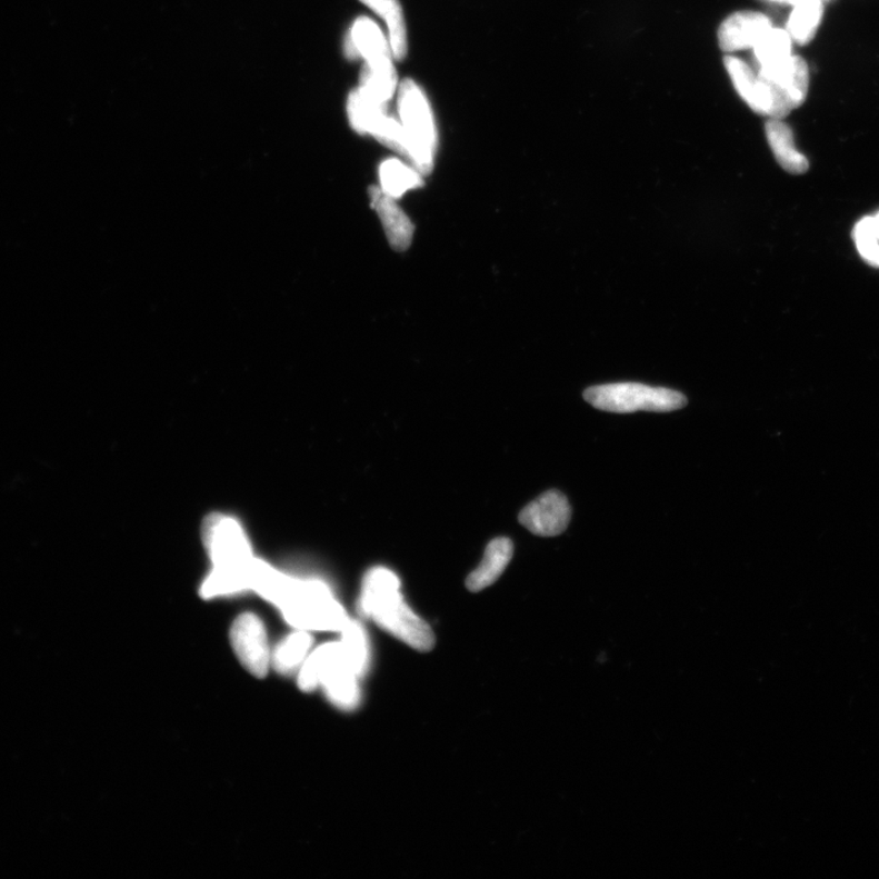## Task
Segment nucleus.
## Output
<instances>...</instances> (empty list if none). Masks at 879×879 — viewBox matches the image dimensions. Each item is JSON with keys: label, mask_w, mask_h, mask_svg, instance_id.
<instances>
[{"label": "nucleus", "mask_w": 879, "mask_h": 879, "mask_svg": "<svg viewBox=\"0 0 879 879\" xmlns=\"http://www.w3.org/2000/svg\"><path fill=\"white\" fill-rule=\"evenodd\" d=\"M231 643L241 663L256 677L267 676L271 662L267 631L253 613H243L231 628Z\"/></svg>", "instance_id": "nucleus-8"}, {"label": "nucleus", "mask_w": 879, "mask_h": 879, "mask_svg": "<svg viewBox=\"0 0 879 879\" xmlns=\"http://www.w3.org/2000/svg\"><path fill=\"white\" fill-rule=\"evenodd\" d=\"M771 28L770 19L761 12H735L718 30V44L727 53L753 48Z\"/></svg>", "instance_id": "nucleus-12"}, {"label": "nucleus", "mask_w": 879, "mask_h": 879, "mask_svg": "<svg viewBox=\"0 0 879 879\" xmlns=\"http://www.w3.org/2000/svg\"><path fill=\"white\" fill-rule=\"evenodd\" d=\"M399 110L410 160L420 174L428 176L434 166L437 131L427 98L412 80H404L400 86Z\"/></svg>", "instance_id": "nucleus-5"}, {"label": "nucleus", "mask_w": 879, "mask_h": 879, "mask_svg": "<svg viewBox=\"0 0 879 879\" xmlns=\"http://www.w3.org/2000/svg\"><path fill=\"white\" fill-rule=\"evenodd\" d=\"M400 588L398 576L389 569H370L363 580L359 612L408 647L422 652L434 649V631L404 602Z\"/></svg>", "instance_id": "nucleus-1"}, {"label": "nucleus", "mask_w": 879, "mask_h": 879, "mask_svg": "<svg viewBox=\"0 0 879 879\" xmlns=\"http://www.w3.org/2000/svg\"><path fill=\"white\" fill-rule=\"evenodd\" d=\"M278 609L287 622L304 631H341L350 618L319 580L291 579Z\"/></svg>", "instance_id": "nucleus-2"}, {"label": "nucleus", "mask_w": 879, "mask_h": 879, "mask_svg": "<svg viewBox=\"0 0 879 879\" xmlns=\"http://www.w3.org/2000/svg\"><path fill=\"white\" fill-rule=\"evenodd\" d=\"M344 52L350 59L363 57L370 69L382 76L398 79L392 64L391 46L383 37L374 21L359 18L348 37H346Z\"/></svg>", "instance_id": "nucleus-9"}, {"label": "nucleus", "mask_w": 879, "mask_h": 879, "mask_svg": "<svg viewBox=\"0 0 879 879\" xmlns=\"http://www.w3.org/2000/svg\"><path fill=\"white\" fill-rule=\"evenodd\" d=\"M758 76L781 93L792 109L800 107L807 99L810 83L809 67L805 60L790 56L781 63L760 67Z\"/></svg>", "instance_id": "nucleus-11"}, {"label": "nucleus", "mask_w": 879, "mask_h": 879, "mask_svg": "<svg viewBox=\"0 0 879 879\" xmlns=\"http://www.w3.org/2000/svg\"><path fill=\"white\" fill-rule=\"evenodd\" d=\"M823 17L821 0H803L795 6L788 21L787 31L792 41L807 44L812 41Z\"/></svg>", "instance_id": "nucleus-17"}, {"label": "nucleus", "mask_w": 879, "mask_h": 879, "mask_svg": "<svg viewBox=\"0 0 879 879\" xmlns=\"http://www.w3.org/2000/svg\"><path fill=\"white\" fill-rule=\"evenodd\" d=\"M341 646L352 670L357 676L364 673L368 666L369 650L364 629L361 625L349 621L341 630Z\"/></svg>", "instance_id": "nucleus-22"}, {"label": "nucleus", "mask_w": 879, "mask_h": 879, "mask_svg": "<svg viewBox=\"0 0 879 879\" xmlns=\"http://www.w3.org/2000/svg\"><path fill=\"white\" fill-rule=\"evenodd\" d=\"M775 2L789 3V0H775Z\"/></svg>", "instance_id": "nucleus-25"}, {"label": "nucleus", "mask_w": 879, "mask_h": 879, "mask_svg": "<svg viewBox=\"0 0 879 879\" xmlns=\"http://www.w3.org/2000/svg\"><path fill=\"white\" fill-rule=\"evenodd\" d=\"M515 552L513 542L509 538L493 539L486 550L482 561L466 580L469 591L479 592L491 587L509 567Z\"/></svg>", "instance_id": "nucleus-14"}, {"label": "nucleus", "mask_w": 879, "mask_h": 879, "mask_svg": "<svg viewBox=\"0 0 879 879\" xmlns=\"http://www.w3.org/2000/svg\"><path fill=\"white\" fill-rule=\"evenodd\" d=\"M792 40L787 30L771 28L753 47L760 67H770L788 59Z\"/></svg>", "instance_id": "nucleus-21"}, {"label": "nucleus", "mask_w": 879, "mask_h": 879, "mask_svg": "<svg viewBox=\"0 0 879 879\" xmlns=\"http://www.w3.org/2000/svg\"><path fill=\"white\" fill-rule=\"evenodd\" d=\"M571 518L572 507L565 495L550 490L525 507L519 513V523L532 535L551 538L562 535Z\"/></svg>", "instance_id": "nucleus-10"}, {"label": "nucleus", "mask_w": 879, "mask_h": 879, "mask_svg": "<svg viewBox=\"0 0 879 879\" xmlns=\"http://www.w3.org/2000/svg\"><path fill=\"white\" fill-rule=\"evenodd\" d=\"M348 114L353 130L371 134L380 121L388 117V107L371 101L358 89L349 97Z\"/></svg>", "instance_id": "nucleus-20"}, {"label": "nucleus", "mask_w": 879, "mask_h": 879, "mask_svg": "<svg viewBox=\"0 0 879 879\" xmlns=\"http://www.w3.org/2000/svg\"><path fill=\"white\" fill-rule=\"evenodd\" d=\"M876 219H877V220H878V222H879V214L876 217Z\"/></svg>", "instance_id": "nucleus-26"}, {"label": "nucleus", "mask_w": 879, "mask_h": 879, "mask_svg": "<svg viewBox=\"0 0 879 879\" xmlns=\"http://www.w3.org/2000/svg\"><path fill=\"white\" fill-rule=\"evenodd\" d=\"M359 2L386 19L392 54L396 59L402 60L407 54V29L399 0H359Z\"/></svg>", "instance_id": "nucleus-16"}, {"label": "nucleus", "mask_w": 879, "mask_h": 879, "mask_svg": "<svg viewBox=\"0 0 879 879\" xmlns=\"http://www.w3.org/2000/svg\"><path fill=\"white\" fill-rule=\"evenodd\" d=\"M202 538L213 568L247 569L256 559L244 529L230 516H208L202 527Z\"/></svg>", "instance_id": "nucleus-6"}, {"label": "nucleus", "mask_w": 879, "mask_h": 879, "mask_svg": "<svg viewBox=\"0 0 879 879\" xmlns=\"http://www.w3.org/2000/svg\"><path fill=\"white\" fill-rule=\"evenodd\" d=\"M585 399L600 411L627 414L638 411L672 412L688 404L685 394L639 382H616L586 390Z\"/></svg>", "instance_id": "nucleus-4"}, {"label": "nucleus", "mask_w": 879, "mask_h": 879, "mask_svg": "<svg viewBox=\"0 0 879 879\" xmlns=\"http://www.w3.org/2000/svg\"><path fill=\"white\" fill-rule=\"evenodd\" d=\"M357 675L346 659L340 642L318 648L301 667L299 686L304 691L324 687L332 703L341 709H353L359 701Z\"/></svg>", "instance_id": "nucleus-3"}, {"label": "nucleus", "mask_w": 879, "mask_h": 879, "mask_svg": "<svg viewBox=\"0 0 879 879\" xmlns=\"http://www.w3.org/2000/svg\"><path fill=\"white\" fill-rule=\"evenodd\" d=\"M312 647V637L308 631L299 630L279 643L271 661L276 670L288 675L302 667L307 659L309 649Z\"/></svg>", "instance_id": "nucleus-19"}, {"label": "nucleus", "mask_w": 879, "mask_h": 879, "mask_svg": "<svg viewBox=\"0 0 879 879\" xmlns=\"http://www.w3.org/2000/svg\"><path fill=\"white\" fill-rule=\"evenodd\" d=\"M766 136L778 164L786 171L800 176L809 170L808 159L797 150L795 136L781 119L767 121Z\"/></svg>", "instance_id": "nucleus-15"}, {"label": "nucleus", "mask_w": 879, "mask_h": 879, "mask_svg": "<svg viewBox=\"0 0 879 879\" xmlns=\"http://www.w3.org/2000/svg\"><path fill=\"white\" fill-rule=\"evenodd\" d=\"M800 2H803V0H789V4H792V6H796V4L800 3ZM821 2H823V0H821Z\"/></svg>", "instance_id": "nucleus-24"}, {"label": "nucleus", "mask_w": 879, "mask_h": 879, "mask_svg": "<svg viewBox=\"0 0 879 879\" xmlns=\"http://www.w3.org/2000/svg\"><path fill=\"white\" fill-rule=\"evenodd\" d=\"M853 238L865 261L879 267V224L876 217L862 219L853 231Z\"/></svg>", "instance_id": "nucleus-23"}, {"label": "nucleus", "mask_w": 879, "mask_h": 879, "mask_svg": "<svg viewBox=\"0 0 879 879\" xmlns=\"http://www.w3.org/2000/svg\"><path fill=\"white\" fill-rule=\"evenodd\" d=\"M371 206L377 210L393 250L403 252L411 246L414 227L410 218L396 203L394 198L383 193L380 188H370Z\"/></svg>", "instance_id": "nucleus-13"}, {"label": "nucleus", "mask_w": 879, "mask_h": 879, "mask_svg": "<svg viewBox=\"0 0 879 879\" xmlns=\"http://www.w3.org/2000/svg\"><path fill=\"white\" fill-rule=\"evenodd\" d=\"M725 66L739 96L760 116L782 119L792 110L787 99L771 83L761 79L758 73L736 57H726Z\"/></svg>", "instance_id": "nucleus-7"}, {"label": "nucleus", "mask_w": 879, "mask_h": 879, "mask_svg": "<svg viewBox=\"0 0 879 879\" xmlns=\"http://www.w3.org/2000/svg\"><path fill=\"white\" fill-rule=\"evenodd\" d=\"M381 191L392 198H400L407 191L423 184L420 172L404 166L398 159L387 160L380 167Z\"/></svg>", "instance_id": "nucleus-18"}]
</instances>
